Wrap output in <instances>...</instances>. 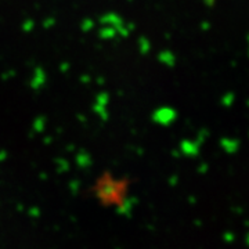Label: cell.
<instances>
[{"instance_id": "1", "label": "cell", "mask_w": 249, "mask_h": 249, "mask_svg": "<svg viewBox=\"0 0 249 249\" xmlns=\"http://www.w3.org/2000/svg\"><path fill=\"white\" fill-rule=\"evenodd\" d=\"M129 186V180L118 178L106 172L96 180L94 186L91 187V193L97 198L100 205L106 208L122 209L127 201Z\"/></svg>"}]
</instances>
